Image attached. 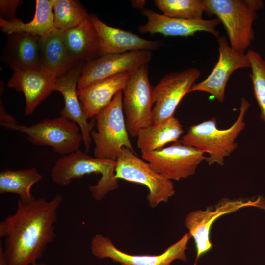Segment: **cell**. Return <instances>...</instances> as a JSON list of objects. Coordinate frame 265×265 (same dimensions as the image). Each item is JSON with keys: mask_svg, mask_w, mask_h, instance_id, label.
Instances as JSON below:
<instances>
[{"mask_svg": "<svg viewBox=\"0 0 265 265\" xmlns=\"http://www.w3.org/2000/svg\"><path fill=\"white\" fill-rule=\"evenodd\" d=\"M63 201L60 194L48 201L44 198L26 203L19 199L13 214L0 222V238L8 265H30L42 257L56 234L54 224Z\"/></svg>", "mask_w": 265, "mask_h": 265, "instance_id": "obj_1", "label": "cell"}, {"mask_svg": "<svg viewBox=\"0 0 265 265\" xmlns=\"http://www.w3.org/2000/svg\"><path fill=\"white\" fill-rule=\"evenodd\" d=\"M250 106L244 97L241 99L239 113L234 124L226 129H218L216 117L190 126L181 142L207 153L205 161L209 165L223 166L226 157L237 148L236 140L245 126L244 117Z\"/></svg>", "mask_w": 265, "mask_h": 265, "instance_id": "obj_2", "label": "cell"}, {"mask_svg": "<svg viewBox=\"0 0 265 265\" xmlns=\"http://www.w3.org/2000/svg\"><path fill=\"white\" fill-rule=\"evenodd\" d=\"M116 166V160L92 157L78 149L57 159L51 169V177L54 183L65 186L85 175L100 174L97 184L88 186L94 199L100 201L119 187Z\"/></svg>", "mask_w": 265, "mask_h": 265, "instance_id": "obj_3", "label": "cell"}, {"mask_svg": "<svg viewBox=\"0 0 265 265\" xmlns=\"http://www.w3.org/2000/svg\"><path fill=\"white\" fill-rule=\"evenodd\" d=\"M205 12L215 15L224 25L230 46L244 53L254 39L253 24L262 0H204Z\"/></svg>", "mask_w": 265, "mask_h": 265, "instance_id": "obj_4", "label": "cell"}, {"mask_svg": "<svg viewBox=\"0 0 265 265\" xmlns=\"http://www.w3.org/2000/svg\"><path fill=\"white\" fill-rule=\"evenodd\" d=\"M122 99L123 90H120L94 117L96 130L91 131V136L95 144L94 154L96 158L116 160L123 148L136 153L129 138Z\"/></svg>", "mask_w": 265, "mask_h": 265, "instance_id": "obj_5", "label": "cell"}, {"mask_svg": "<svg viewBox=\"0 0 265 265\" xmlns=\"http://www.w3.org/2000/svg\"><path fill=\"white\" fill-rule=\"evenodd\" d=\"M115 178L145 186L147 200L154 208L168 201L175 192L172 181L155 171L147 162L128 148H123L116 159Z\"/></svg>", "mask_w": 265, "mask_h": 265, "instance_id": "obj_6", "label": "cell"}, {"mask_svg": "<svg viewBox=\"0 0 265 265\" xmlns=\"http://www.w3.org/2000/svg\"><path fill=\"white\" fill-rule=\"evenodd\" d=\"M5 128L26 134L27 139L34 145L51 147L63 156L79 149L83 141L78 124L62 115L30 126L15 124Z\"/></svg>", "mask_w": 265, "mask_h": 265, "instance_id": "obj_7", "label": "cell"}, {"mask_svg": "<svg viewBox=\"0 0 265 265\" xmlns=\"http://www.w3.org/2000/svg\"><path fill=\"white\" fill-rule=\"evenodd\" d=\"M153 104L148 64H145L131 74L123 89V109L131 136L137 137L142 128L151 125Z\"/></svg>", "mask_w": 265, "mask_h": 265, "instance_id": "obj_8", "label": "cell"}, {"mask_svg": "<svg viewBox=\"0 0 265 265\" xmlns=\"http://www.w3.org/2000/svg\"><path fill=\"white\" fill-rule=\"evenodd\" d=\"M250 206L265 210V200L260 196L255 200L224 198L215 205L207 207L205 210H196L186 215L185 224L189 235L194 239L196 251L193 265H197L198 260L212 249L210 236L214 222L224 215Z\"/></svg>", "mask_w": 265, "mask_h": 265, "instance_id": "obj_9", "label": "cell"}, {"mask_svg": "<svg viewBox=\"0 0 265 265\" xmlns=\"http://www.w3.org/2000/svg\"><path fill=\"white\" fill-rule=\"evenodd\" d=\"M204 154L178 140L168 147L142 153L141 157L163 177L179 181L195 173L198 165L206 160Z\"/></svg>", "mask_w": 265, "mask_h": 265, "instance_id": "obj_10", "label": "cell"}, {"mask_svg": "<svg viewBox=\"0 0 265 265\" xmlns=\"http://www.w3.org/2000/svg\"><path fill=\"white\" fill-rule=\"evenodd\" d=\"M191 238L186 233L176 243L159 255H131L118 249L111 239L100 234H96L91 241V250L96 257L109 258L121 265H170L174 261H187L186 251Z\"/></svg>", "mask_w": 265, "mask_h": 265, "instance_id": "obj_11", "label": "cell"}, {"mask_svg": "<svg viewBox=\"0 0 265 265\" xmlns=\"http://www.w3.org/2000/svg\"><path fill=\"white\" fill-rule=\"evenodd\" d=\"M201 71L190 68L180 72L168 73L153 88L154 106L152 124H155L174 116L182 98L187 93L200 77Z\"/></svg>", "mask_w": 265, "mask_h": 265, "instance_id": "obj_12", "label": "cell"}, {"mask_svg": "<svg viewBox=\"0 0 265 265\" xmlns=\"http://www.w3.org/2000/svg\"><path fill=\"white\" fill-rule=\"evenodd\" d=\"M151 51L138 50L110 54L86 63L77 84V89L102 79L124 72L133 73L151 60Z\"/></svg>", "mask_w": 265, "mask_h": 265, "instance_id": "obj_13", "label": "cell"}, {"mask_svg": "<svg viewBox=\"0 0 265 265\" xmlns=\"http://www.w3.org/2000/svg\"><path fill=\"white\" fill-rule=\"evenodd\" d=\"M218 60L212 71L203 81L194 84L189 92L208 93L219 102L224 100L227 83L232 73L239 69L250 68V61L246 54L240 53L230 46L225 36L217 39Z\"/></svg>", "mask_w": 265, "mask_h": 265, "instance_id": "obj_14", "label": "cell"}, {"mask_svg": "<svg viewBox=\"0 0 265 265\" xmlns=\"http://www.w3.org/2000/svg\"><path fill=\"white\" fill-rule=\"evenodd\" d=\"M141 13L147 19L146 24L140 25L138 31L142 34H160L165 36H193L197 32H208L217 39L220 33L216 29L221 23L217 18L212 19H184L159 14L153 10L144 8Z\"/></svg>", "mask_w": 265, "mask_h": 265, "instance_id": "obj_15", "label": "cell"}, {"mask_svg": "<svg viewBox=\"0 0 265 265\" xmlns=\"http://www.w3.org/2000/svg\"><path fill=\"white\" fill-rule=\"evenodd\" d=\"M56 76L41 68H32L14 71L7 86L17 91H22L25 96V115H31L39 104L55 91Z\"/></svg>", "mask_w": 265, "mask_h": 265, "instance_id": "obj_16", "label": "cell"}, {"mask_svg": "<svg viewBox=\"0 0 265 265\" xmlns=\"http://www.w3.org/2000/svg\"><path fill=\"white\" fill-rule=\"evenodd\" d=\"M85 63L80 61L66 74L56 78L55 91L60 92L64 100L65 106L60 112L61 115L74 122L79 126L85 151L88 152L92 141L91 132L96 122L95 119L88 121L77 94L78 81Z\"/></svg>", "mask_w": 265, "mask_h": 265, "instance_id": "obj_17", "label": "cell"}, {"mask_svg": "<svg viewBox=\"0 0 265 265\" xmlns=\"http://www.w3.org/2000/svg\"><path fill=\"white\" fill-rule=\"evenodd\" d=\"M89 17L99 36L100 56L132 51H151L162 45L161 41L146 40L129 31L112 27L95 14H89Z\"/></svg>", "mask_w": 265, "mask_h": 265, "instance_id": "obj_18", "label": "cell"}, {"mask_svg": "<svg viewBox=\"0 0 265 265\" xmlns=\"http://www.w3.org/2000/svg\"><path fill=\"white\" fill-rule=\"evenodd\" d=\"M41 37L27 33L8 35L2 61L14 71L40 68Z\"/></svg>", "mask_w": 265, "mask_h": 265, "instance_id": "obj_19", "label": "cell"}, {"mask_svg": "<svg viewBox=\"0 0 265 265\" xmlns=\"http://www.w3.org/2000/svg\"><path fill=\"white\" fill-rule=\"evenodd\" d=\"M132 73L118 74L78 90V96L86 118L87 119L94 118L106 107L115 95L123 90Z\"/></svg>", "mask_w": 265, "mask_h": 265, "instance_id": "obj_20", "label": "cell"}, {"mask_svg": "<svg viewBox=\"0 0 265 265\" xmlns=\"http://www.w3.org/2000/svg\"><path fill=\"white\" fill-rule=\"evenodd\" d=\"M65 45L72 57L85 63L100 57L98 33L89 16L79 26L63 31Z\"/></svg>", "mask_w": 265, "mask_h": 265, "instance_id": "obj_21", "label": "cell"}, {"mask_svg": "<svg viewBox=\"0 0 265 265\" xmlns=\"http://www.w3.org/2000/svg\"><path fill=\"white\" fill-rule=\"evenodd\" d=\"M62 32L54 28L41 37L40 68L51 72L57 78L66 74L80 62L69 53L63 40Z\"/></svg>", "mask_w": 265, "mask_h": 265, "instance_id": "obj_22", "label": "cell"}, {"mask_svg": "<svg viewBox=\"0 0 265 265\" xmlns=\"http://www.w3.org/2000/svg\"><path fill=\"white\" fill-rule=\"evenodd\" d=\"M183 133L181 122L173 116L142 128L137 135V146L142 153L160 149L169 143L179 140Z\"/></svg>", "mask_w": 265, "mask_h": 265, "instance_id": "obj_23", "label": "cell"}, {"mask_svg": "<svg viewBox=\"0 0 265 265\" xmlns=\"http://www.w3.org/2000/svg\"><path fill=\"white\" fill-rule=\"evenodd\" d=\"M1 31L9 35L14 33H27L42 37L54 28V17L51 0H36L35 12L32 20L24 22L19 18L8 21L0 17Z\"/></svg>", "mask_w": 265, "mask_h": 265, "instance_id": "obj_24", "label": "cell"}, {"mask_svg": "<svg viewBox=\"0 0 265 265\" xmlns=\"http://www.w3.org/2000/svg\"><path fill=\"white\" fill-rule=\"evenodd\" d=\"M42 178V175L34 167L25 170L4 169L0 172V194H16L22 201L30 202L35 199L31 193V188Z\"/></svg>", "mask_w": 265, "mask_h": 265, "instance_id": "obj_25", "label": "cell"}, {"mask_svg": "<svg viewBox=\"0 0 265 265\" xmlns=\"http://www.w3.org/2000/svg\"><path fill=\"white\" fill-rule=\"evenodd\" d=\"M53 10L54 27L64 31L74 28L89 16L85 8L75 0H51Z\"/></svg>", "mask_w": 265, "mask_h": 265, "instance_id": "obj_26", "label": "cell"}, {"mask_svg": "<svg viewBox=\"0 0 265 265\" xmlns=\"http://www.w3.org/2000/svg\"><path fill=\"white\" fill-rule=\"evenodd\" d=\"M154 3L163 14L184 19H203L204 0H155Z\"/></svg>", "mask_w": 265, "mask_h": 265, "instance_id": "obj_27", "label": "cell"}, {"mask_svg": "<svg viewBox=\"0 0 265 265\" xmlns=\"http://www.w3.org/2000/svg\"><path fill=\"white\" fill-rule=\"evenodd\" d=\"M246 55L250 61L251 73L255 97L261 110V117L265 125V60L254 50L248 51Z\"/></svg>", "mask_w": 265, "mask_h": 265, "instance_id": "obj_28", "label": "cell"}, {"mask_svg": "<svg viewBox=\"0 0 265 265\" xmlns=\"http://www.w3.org/2000/svg\"><path fill=\"white\" fill-rule=\"evenodd\" d=\"M23 2V0H0V17L8 21L16 19L17 8Z\"/></svg>", "mask_w": 265, "mask_h": 265, "instance_id": "obj_29", "label": "cell"}, {"mask_svg": "<svg viewBox=\"0 0 265 265\" xmlns=\"http://www.w3.org/2000/svg\"><path fill=\"white\" fill-rule=\"evenodd\" d=\"M18 124V122L12 115L9 114L4 108L0 97V125L4 128L8 125Z\"/></svg>", "mask_w": 265, "mask_h": 265, "instance_id": "obj_30", "label": "cell"}, {"mask_svg": "<svg viewBox=\"0 0 265 265\" xmlns=\"http://www.w3.org/2000/svg\"><path fill=\"white\" fill-rule=\"evenodd\" d=\"M0 265H8V261L6 256L4 247L0 243Z\"/></svg>", "mask_w": 265, "mask_h": 265, "instance_id": "obj_31", "label": "cell"}, {"mask_svg": "<svg viewBox=\"0 0 265 265\" xmlns=\"http://www.w3.org/2000/svg\"><path fill=\"white\" fill-rule=\"evenodd\" d=\"M131 3L132 6L136 9H141V10L144 9V7L146 4V0H131Z\"/></svg>", "mask_w": 265, "mask_h": 265, "instance_id": "obj_32", "label": "cell"}, {"mask_svg": "<svg viewBox=\"0 0 265 265\" xmlns=\"http://www.w3.org/2000/svg\"><path fill=\"white\" fill-rule=\"evenodd\" d=\"M30 265H49L48 264L45 263H38V262H36L35 263L32 264Z\"/></svg>", "mask_w": 265, "mask_h": 265, "instance_id": "obj_33", "label": "cell"}]
</instances>
